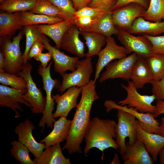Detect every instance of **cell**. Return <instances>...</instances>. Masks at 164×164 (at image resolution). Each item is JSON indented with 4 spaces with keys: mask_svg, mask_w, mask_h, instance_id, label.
<instances>
[{
    "mask_svg": "<svg viewBox=\"0 0 164 164\" xmlns=\"http://www.w3.org/2000/svg\"><path fill=\"white\" fill-rule=\"evenodd\" d=\"M10 149L12 156L22 164H36L29 155L28 148L18 140H14L11 143Z\"/></svg>",
    "mask_w": 164,
    "mask_h": 164,
    "instance_id": "cell-34",
    "label": "cell"
},
{
    "mask_svg": "<svg viewBox=\"0 0 164 164\" xmlns=\"http://www.w3.org/2000/svg\"><path fill=\"white\" fill-rule=\"evenodd\" d=\"M53 61V60L45 68H43L40 64L37 70L38 73L42 77L43 87L46 95V103L43 116L38 124V126L42 128L41 132H43L46 125L48 128L52 129L53 123L56 120L52 113L54 109V106L55 102L53 98L52 92L53 88L60 87L58 86L59 80L52 79L51 76L50 68Z\"/></svg>",
    "mask_w": 164,
    "mask_h": 164,
    "instance_id": "cell-3",
    "label": "cell"
},
{
    "mask_svg": "<svg viewBox=\"0 0 164 164\" xmlns=\"http://www.w3.org/2000/svg\"><path fill=\"white\" fill-rule=\"evenodd\" d=\"M27 91L26 90H19L10 87L3 84L0 85V105L2 107H7L12 109L15 113V118H19L20 114L19 110L23 111L20 104L32 108L31 104L23 97Z\"/></svg>",
    "mask_w": 164,
    "mask_h": 164,
    "instance_id": "cell-14",
    "label": "cell"
},
{
    "mask_svg": "<svg viewBox=\"0 0 164 164\" xmlns=\"http://www.w3.org/2000/svg\"><path fill=\"white\" fill-rule=\"evenodd\" d=\"M128 84L121 85L127 92L125 99L121 100L118 104L123 106L127 105L128 107H133L142 113H149L155 114L156 106L152 103L156 100L155 96L142 95L137 91V88L132 81L129 80Z\"/></svg>",
    "mask_w": 164,
    "mask_h": 164,
    "instance_id": "cell-8",
    "label": "cell"
},
{
    "mask_svg": "<svg viewBox=\"0 0 164 164\" xmlns=\"http://www.w3.org/2000/svg\"><path fill=\"white\" fill-rule=\"evenodd\" d=\"M146 59L153 80H159L164 78V55L153 53Z\"/></svg>",
    "mask_w": 164,
    "mask_h": 164,
    "instance_id": "cell-33",
    "label": "cell"
},
{
    "mask_svg": "<svg viewBox=\"0 0 164 164\" xmlns=\"http://www.w3.org/2000/svg\"><path fill=\"white\" fill-rule=\"evenodd\" d=\"M82 90V87L73 86L68 88L61 95L56 94L52 95L53 99L57 104L56 110L53 114L54 118L67 117L70 111L77 107V99Z\"/></svg>",
    "mask_w": 164,
    "mask_h": 164,
    "instance_id": "cell-16",
    "label": "cell"
},
{
    "mask_svg": "<svg viewBox=\"0 0 164 164\" xmlns=\"http://www.w3.org/2000/svg\"></svg>",
    "mask_w": 164,
    "mask_h": 164,
    "instance_id": "cell-53",
    "label": "cell"
},
{
    "mask_svg": "<svg viewBox=\"0 0 164 164\" xmlns=\"http://www.w3.org/2000/svg\"><path fill=\"white\" fill-rule=\"evenodd\" d=\"M62 150L60 143L51 146L33 160L36 164H71L70 159L64 156Z\"/></svg>",
    "mask_w": 164,
    "mask_h": 164,
    "instance_id": "cell-27",
    "label": "cell"
},
{
    "mask_svg": "<svg viewBox=\"0 0 164 164\" xmlns=\"http://www.w3.org/2000/svg\"><path fill=\"white\" fill-rule=\"evenodd\" d=\"M76 67L77 69L71 73L65 72L60 75L63 81L57 92L63 93L66 90L73 86L82 87L90 81L93 71L91 57L79 60Z\"/></svg>",
    "mask_w": 164,
    "mask_h": 164,
    "instance_id": "cell-6",
    "label": "cell"
},
{
    "mask_svg": "<svg viewBox=\"0 0 164 164\" xmlns=\"http://www.w3.org/2000/svg\"><path fill=\"white\" fill-rule=\"evenodd\" d=\"M119 156L117 154L115 153L114 157L112 161L110 163V164H120Z\"/></svg>",
    "mask_w": 164,
    "mask_h": 164,
    "instance_id": "cell-51",
    "label": "cell"
},
{
    "mask_svg": "<svg viewBox=\"0 0 164 164\" xmlns=\"http://www.w3.org/2000/svg\"><path fill=\"white\" fill-rule=\"evenodd\" d=\"M72 120L61 117L54 122L52 131L40 142L45 144L44 149L66 140L69 132Z\"/></svg>",
    "mask_w": 164,
    "mask_h": 164,
    "instance_id": "cell-20",
    "label": "cell"
},
{
    "mask_svg": "<svg viewBox=\"0 0 164 164\" xmlns=\"http://www.w3.org/2000/svg\"><path fill=\"white\" fill-rule=\"evenodd\" d=\"M150 2V0H118L111 8L110 11H114L132 3L138 4L147 10L149 7Z\"/></svg>",
    "mask_w": 164,
    "mask_h": 164,
    "instance_id": "cell-42",
    "label": "cell"
},
{
    "mask_svg": "<svg viewBox=\"0 0 164 164\" xmlns=\"http://www.w3.org/2000/svg\"><path fill=\"white\" fill-rule=\"evenodd\" d=\"M151 22L164 20V0H150L148 9L142 17Z\"/></svg>",
    "mask_w": 164,
    "mask_h": 164,
    "instance_id": "cell-32",
    "label": "cell"
},
{
    "mask_svg": "<svg viewBox=\"0 0 164 164\" xmlns=\"http://www.w3.org/2000/svg\"><path fill=\"white\" fill-rule=\"evenodd\" d=\"M150 83L152 93L155 96L156 100L164 101V78L159 80H153Z\"/></svg>",
    "mask_w": 164,
    "mask_h": 164,
    "instance_id": "cell-40",
    "label": "cell"
},
{
    "mask_svg": "<svg viewBox=\"0 0 164 164\" xmlns=\"http://www.w3.org/2000/svg\"><path fill=\"white\" fill-rule=\"evenodd\" d=\"M118 122L116 127V137L115 142L121 155L126 150L125 139L129 138L128 142L132 144L137 139V121L136 118L131 114L120 110H117Z\"/></svg>",
    "mask_w": 164,
    "mask_h": 164,
    "instance_id": "cell-5",
    "label": "cell"
},
{
    "mask_svg": "<svg viewBox=\"0 0 164 164\" xmlns=\"http://www.w3.org/2000/svg\"><path fill=\"white\" fill-rule=\"evenodd\" d=\"M20 20L22 26H24L40 24H53L63 20L59 17L34 13L30 11L21 12Z\"/></svg>",
    "mask_w": 164,
    "mask_h": 164,
    "instance_id": "cell-29",
    "label": "cell"
},
{
    "mask_svg": "<svg viewBox=\"0 0 164 164\" xmlns=\"http://www.w3.org/2000/svg\"><path fill=\"white\" fill-rule=\"evenodd\" d=\"M95 83L91 80L82 87L80 101L72 120L69 132L62 150H67L69 154L81 153L80 147L89 127L92 105L99 98L95 89Z\"/></svg>",
    "mask_w": 164,
    "mask_h": 164,
    "instance_id": "cell-1",
    "label": "cell"
},
{
    "mask_svg": "<svg viewBox=\"0 0 164 164\" xmlns=\"http://www.w3.org/2000/svg\"><path fill=\"white\" fill-rule=\"evenodd\" d=\"M23 31L26 36V47L22 54L24 63L28 62L27 56L33 44L36 40H43L44 35L36 29L34 26H25Z\"/></svg>",
    "mask_w": 164,
    "mask_h": 164,
    "instance_id": "cell-35",
    "label": "cell"
},
{
    "mask_svg": "<svg viewBox=\"0 0 164 164\" xmlns=\"http://www.w3.org/2000/svg\"><path fill=\"white\" fill-rule=\"evenodd\" d=\"M144 35L150 42L153 53L164 55V36H152Z\"/></svg>",
    "mask_w": 164,
    "mask_h": 164,
    "instance_id": "cell-39",
    "label": "cell"
},
{
    "mask_svg": "<svg viewBox=\"0 0 164 164\" xmlns=\"http://www.w3.org/2000/svg\"><path fill=\"white\" fill-rule=\"evenodd\" d=\"M44 35L42 40L44 49L47 50L51 55L54 61L55 71L60 75L67 70L74 71L76 68V65L79 60L78 57L68 56L61 52L59 49L52 46L49 43L47 38Z\"/></svg>",
    "mask_w": 164,
    "mask_h": 164,
    "instance_id": "cell-18",
    "label": "cell"
},
{
    "mask_svg": "<svg viewBox=\"0 0 164 164\" xmlns=\"http://www.w3.org/2000/svg\"><path fill=\"white\" fill-rule=\"evenodd\" d=\"M127 31L133 34L158 36L164 33V20L153 22L146 20L142 17H139L134 21L131 27Z\"/></svg>",
    "mask_w": 164,
    "mask_h": 164,
    "instance_id": "cell-24",
    "label": "cell"
},
{
    "mask_svg": "<svg viewBox=\"0 0 164 164\" xmlns=\"http://www.w3.org/2000/svg\"><path fill=\"white\" fill-rule=\"evenodd\" d=\"M156 111L154 114L155 118L163 114H164V101H156Z\"/></svg>",
    "mask_w": 164,
    "mask_h": 164,
    "instance_id": "cell-47",
    "label": "cell"
},
{
    "mask_svg": "<svg viewBox=\"0 0 164 164\" xmlns=\"http://www.w3.org/2000/svg\"><path fill=\"white\" fill-rule=\"evenodd\" d=\"M117 123L114 120L102 119L95 117L91 120L84 137L86 145L84 149V154H87L91 149L95 148L101 151L102 161L104 151L109 148L118 151V147L114 138L116 137Z\"/></svg>",
    "mask_w": 164,
    "mask_h": 164,
    "instance_id": "cell-2",
    "label": "cell"
},
{
    "mask_svg": "<svg viewBox=\"0 0 164 164\" xmlns=\"http://www.w3.org/2000/svg\"><path fill=\"white\" fill-rule=\"evenodd\" d=\"M106 37V46L101 49L97 55L98 59L96 65L94 79L96 82L101 72L107 65L114 60L124 58L128 54L125 48L118 45L113 37L111 36Z\"/></svg>",
    "mask_w": 164,
    "mask_h": 164,
    "instance_id": "cell-13",
    "label": "cell"
},
{
    "mask_svg": "<svg viewBox=\"0 0 164 164\" xmlns=\"http://www.w3.org/2000/svg\"><path fill=\"white\" fill-rule=\"evenodd\" d=\"M75 9L78 11L82 8L86 6L90 3L92 0H72Z\"/></svg>",
    "mask_w": 164,
    "mask_h": 164,
    "instance_id": "cell-46",
    "label": "cell"
},
{
    "mask_svg": "<svg viewBox=\"0 0 164 164\" xmlns=\"http://www.w3.org/2000/svg\"><path fill=\"white\" fill-rule=\"evenodd\" d=\"M32 65L28 62L22 65L19 76L25 80L27 85V91L23 97L31 105L30 108L33 114L43 113L46 103V97L43 95L41 90L37 87L31 75Z\"/></svg>",
    "mask_w": 164,
    "mask_h": 164,
    "instance_id": "cell-7",
    "label": "cell"
},
{
    "mask_svg": "<svg viewBox=\"0 0 164 164\" xmlns=\"http://www.w3.org/2000/svg\"><path fill=\"white\" fill-rule=\"evenodd\" d=\"M0 83L2 84L8 85L19 90L27 89L25 80L21 76L5 72H0Z\"/></svg>",
    "mask_w": 164,
    "mask_h": 164,
    "instance_id": "cell-36",
    "label": "cell"
},
{
    "mask_svg": "<svg viewBox=\"0 0 164 164\" xmlns=\"http://www.w3.org/2000/svg\"><path fill=\"white\" fill-rule=\"evenodd\" d=\"M5 61L4 57L1 52H0V72H5L4 70Z\"/></svg>",
    "mask_w": 164,
    "mask_h": 164,
    "instance_id": "cell-48",
    "label": "cell"
},
{
    "mask_svg": "<svg viewBox=\"0 0 164 164\" xmlns=\"http://www.w3.org/2000/svg\"><path fill=\"white\" fill-rule=\"evenodd\" d=\"M159 135L164 136V116L161 119V123L159 125Z\"/></svg>",
    "mask_w": 164,
    "mask_h": 164,
    "instance_id": "cell-49",
    "label": "cell"
},
{
    "mask_svg": "<svg viewBox=\"0 0 164 164\" xmlns=\"http://www.w3.org/2000/svg\"><path fill=\"white\" fill-rule=\"evenodd\" d=\"M79 28L73 24L66 31L61 41V48L79 58L85 57V47L79 37Z\"/></svg>",
    "mask_w": 164,
    "mask_h": 164,
    "instance_id": "cell-19",
    "label": "cell"
},
{
    "mask_svg": "<svg viewBox=\"0 0 164 164\" xmlns=\"http://www.w3.org/2000/svg\"><path fill=\"white\" fill-rule=\"evenodd\" d=\"M139 56L133 53L124 58L111 62L105 67V70L102 73L98 81L102 83L109 79L119 78L128 80L132 70Z\"/></svg>",
    "mask_w": 164,
    "mask_h": 164,
    "instance_id": "cell-9",
    "label": "cell"
},
{
    "mask_svg": "<svg viewBox=\"0 0 164 164\" xmlns=\"http://www.w3.org/2000/svg\"><path fill=\"white\" fill-rule=\"evenodd\" d=\"M34 58L36 60L40 61L42 67L45 68L47 67L48 63L51 59L52 57L50 53L48 52L45 53H41Z\"/></svg>",
    "mask_w": 164,
    "mask_h": 164,
    "instance_id": "cell-45",
    "label": "cell"
},
{
    "mask_svg": "<svg viewBox=\"0 0 164 164\" xmlns=\"http://www.w3.org/2000/svg\"><path fill=\"white\" fill-rule=\"evenodd\" d=\"M137 136L143 142L154 161L157 160L160 150L164 147V136L144 130L137 121Z\"/></svg>",
    "mask_w": 164,
    "mask_h": 164,
    "instance_id": "cell-21",
    "label": "cell"
},
{
    "mask_svg": "<svg viewBox=\"0 0 164 164\" xmlns=\"http://www.w3.org/2000/svg\"><path fill=\"white\" fill-rule=\"evenodd\" d=\"M110 11H106L87 6L77 11L75 15L77 16H87L93 19H95L103 16Z\"/></svg>",
    "mask_w": 164,
    "mask_h": 164,
    "instance_id": "cell-38",
    "label": "cell"
},
{
    "mask_svg": "<svg viewBox=\"0 0 164 164\" xmlns=\"http://www.w3.org/2000/svg\"><path fill=\"white\" fill-rule=\"evenodd\" d=\"M36 0H4L1 2L0 10L9 12H23L31 10Z\"/></svg>",
    "mask_w": 164,
    "mask_h": 164,
    "instance_id": "cell-31",
    "label": "cell"
},
{
    "mask_svg": "<svg viewBox=\"0 0 164 164\" xmlns=\"http://www.w3.org/2000/svg\"><path fill=\"white\" fill-rule=\"evenodd\" d=\"M48 0L65 14L73 23V19L77 11L74 7L72 0Z\"/></svg>",
    "mask_w": 164,
    "mask_h": 164,
    "instance_id": "cell-37",
    "label": "cell"
},
{
    "mask_svg": "<svg viewBox=\"0 0 164 164\" xmlns=\"http://www.w3.org/2000/svg\"><path fill=\"white\" fill-rule=\"evenodd\" d=\"M95 19L87 16L75 15L73 19V23L79 29H80L90 25Z\"/></svg>",
    "mask_w": 164,
    "mask_h": 164,
    "instance_id": "cell-43",
    "label": "cell"
},
{
    "mask_svg": "<svg viewBox=\"0 0 164 164\" xmlns=\"http://www.w3.org/2000/svg\"><path fill=\"white\" fill-rule=\"evenodd\" d=\"M21 12L14 13H2L0 14V36L1 38H10L17 31L21 29Z\"/></svg>",
    "mask_w": 164,
    "mask_h": 164,
    "instance_id": "cell-26",
    "label": "cell"
},
{
    "mask_svg": "<svg viewBox=\"0 0 164 164\" xmlns=\"http://www.w3.org/2000/svg\"><path fill=\"white\" fill-rule=\"evenodd\" d=\"M30 11L34 13L59 17L63 20H70L65 14L48 0H36L34 7Z\"/></svg>",
    "mask_w": 164,
    "mask_h": 164,
    "instance_id": "cell-30",
    "label": "cell"
},
{
    "mask_svg": "<svg viewBox=\"0 0 164 164\" xmlns=\"http://www.w3.org/2000/svg\"><path fill=\"white\" fill-rule=\"evenodd\" d=\"M121 156L124 164H153L154 163L144 144L138 137L132 144L126 143L125 152Z\"/></svg>",
    "mask_w": 164,
    "mask_h": 164,
    "instance_id": "cell-17",
    "label": "cell"
},
{
    "mask_svg": "<svg viewBox=\"0 0 164 164\" xmlns=\"http://www.w3.org/2000/svg\"><path fill=\"white\" fill-rule=\"evenodd\" d=\"M130 79L137 89H142L146 84L151 83L153 78L146 58L139 56L132 70Z\"/></svg>",
    "mask_w": 164,
    "mask_h": 164,
    "instance_id": "cell-25",
    "label": "cell"
},
{
    "mask_svg": "<svg viewBox=\"0 0 164 164\" xmlns=\"http://www.w3.org/2000/svg\"><path fill=\"white\" fill-rule=\"evenodd\" d=\"M80 34L85 40L88 48V51L85 54V57L97 55L102 47L106 43V37L101 34L80 31Z\"/></svg>",
    "mask_w": 164,
    "mask_h": 164,
    "instance_id": "cell-28",
    "label": "cell"
},
{
    "mask_svg": "<svg viewBox=\"0 0 164 164\" xmlns=\"http://www.w3.org/2000/svg\"><path fill=\"white\" fill-rule=\"evenodd\" d=\"M44 49V46L42 40H36L32 45L28 54L27 61L32 59L33 57L36 56L42 52Z\"/></svg>",
    "mask_w": 164,
    "mask_h": 164,
    "instance_id": "cell-44",
    "label": "cell"
},
{
    "mask_svg": "<svg viewBox=\"0 0 164 164\" xmlns=\"http://www.w3.org/2000/svg\"><path fill=\"white\" fill-rule=\"evenodd\" d=\"M111 15L112 11H110L103 16L95 19L90 25L79 30L81 32L99 33L106 37L117 35L119 30L113 23Z\"/></svg>",
    "mask_w": 164,
    "mask_h": 164,
    "instance_id": "cell-22",
    "label": "cell"
},
{
    "mask_svg": "<svg viewBox=\"0 0 164 164\" xmlns=\"http://www.w3.org/2000/svg\"><path fill=\"white\" fill-rule=\"evenodd\" d=\"M117 36L128 54L135 53L139 56L146 58L153 53L152 44L144 35L135 36L127 31L119 30Z\"/></svg>",
    "mask_w": 164,
    "mask_h": 164,
    "instance_id": "cell-11",
    "label": "cell"
},
{
    "mask_svg": "<svg viewBox=\"0 0 164 164\" xmlns=\"http://www.w3.org/2000/svg\"><path fill=\"white\" fill-rule=\"evenodd\" d=\"M23 31H21L13 38H2L0 39L1 50L4 57L5 72L17 75L22 69L24 63L22 54L20 51V43L23 35Z\"/></svg>",
    "mask_w": 164,
    "mask_h": 164,
    "instance_id": "cell-4",
    "label": "cell"
},
{
    "mask_svg": "<svg viewBox=\"0 0 164 164\" xmlns=\"http://www.w3.org/2000/svg\"><path fill=\"white\" fill-rule=\"evenodd\" d=\"M159 162L160 164H164V147L162 148L159 152Z\"/></svg>",
    "mask_w": 164,
    "mask_h": 164,
    "instance_id": "cell-50",
    "label": "cell"
},
{
    "mask_svg": "<svg viewBox=\"0 0 164 164\" xmlns=\"http://www.w3.org/2000/svg\"><path fill=\"white\" fill-rule=\"evenodd\" d=\"M35 128L32 122L27 119L20 122L14 132L18 135V140L26 146L36 158L39 157L45 148V144L38 142L34 137L32 132Z\"/></svg>",
    "mask_w": 164,
    "mask_h": 164,
    "instance_id": "cell-15",
    "label": "cell"
},
{
    "mask_svg": "<svg viewBox=\"0 0 164 164\" xmlns=\"http://www.w3.org/2000/svg\"><path fill=\"white\" fill-rule=\"evenodd\" d=\"M70 20H63L53 24L34 25L35 27L44 35L50 37L55 43L56 48H61L62 38L66 31L73 24Z\"/></svg>",
    "mask_w": 164,
    "mask_h": 164,
    "instance_id": "cell-23",
    "label": "cell"
},
{
    "mask_svg": "<svg viewBox=\"0 0 164 164\" xmlns=\"http://www.w3.org/2000/svg\"><path fill=\"white\" fill-rule=\"evenodd\" d=\"M106 112H109L113 109L120 110L129 113L138 119L141 128L145 132L149 133L159 134L160 123L155 119L154 114L142 113L133 107H128L127 105L121 106L114 101L108 100L104 103Z\"/></svg>",
    "mask_w": 164,
    "mask_h": 164,
    "instance_id": "cell-10",
    "label": "cell"
},
{
    "mask_svg": "<svg viewBox=\"0 0 164 164\" xmlns=\"http://www.w3.org/2000/svg\"><path fill=\"white\" fill-rule=\"evenodd\" d=\"M4 0H0V2H2V1H4Z\"/></svg>",
    "mask_w": 164,
    "mask_h": 164,
    "instance_id": "cell-52",
    "label": "cell"
},
{
    "mask_svg": "<svg viewBox=\"0 0 164 164\" xmlns=\"http://www.w3.org/2000/svg\"><path fill=\"white\" fill-rule=\"evenodd\" d=\"M117 1L118 0H93L88 5V6L106 11H109Z\"/></svg>",
    "mask_w": 164,
    "mask_h": 164,
    "instance_id": "cell-41",
    "label": "cell"
},
{
    "mask_svg": "<svg viewBox=\"0 0 164 164\" xmlns=\"http://www.w3.org/2000/svg\"><path fill=\"white\" fill-rule=\"evenodd\" d=\"M146 9L136 3H132L112 11V18L115 27L118 30L128 31L134 21L142 17Z\"/></svg>",
    "mask_w": 164,
    "mask_h": 164,
    "instance_id": "cell-12",
    "label": "cell"
}]
</instances>
